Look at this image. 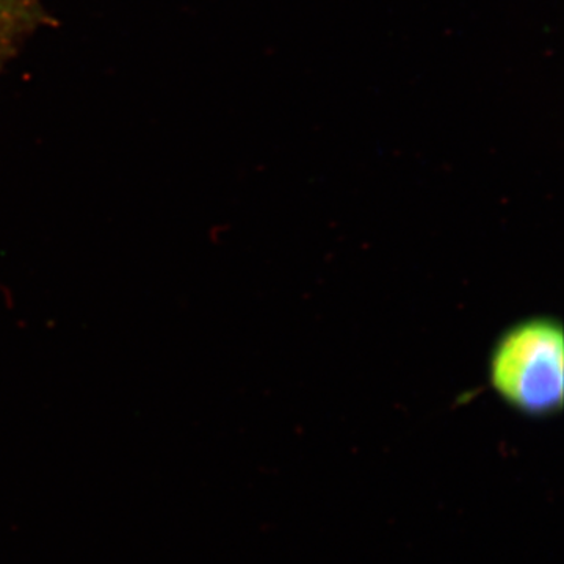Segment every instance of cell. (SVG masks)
Wrapping results in <instances>:
<instances>
[{"label": "cell", "mask_w": 564, "mask_h": 564, "mask_svg": "<svg viewBox=\"0 0 564 564\" xmlns=\"http://www.w3.org/2000/svg\"><path fill=\"white\" fill-rule=\"evenodd\" d=\"M494 391L518 413L549 417L564 404V332L551 317L516 323L489 355Z\"/></svg>", "instance_id": "cell-1"}, {"label": "cell", "mask_w": 564, "mask_h": 564, "mask_svg": "<svg viewBox=\"0 0 564 564\" xmlns=\"http://www.w3.org/2000/svg\"><path fill=\"white\" fill-rule=\"evenodd\" d=\"M35 13L36 0H0V62L32 24Z\"/></svg>", "instance_id": "cell-2"}]
</instances>
